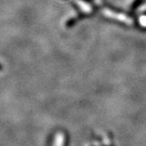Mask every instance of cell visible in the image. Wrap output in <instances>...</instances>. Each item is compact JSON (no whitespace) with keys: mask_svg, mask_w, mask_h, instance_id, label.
I'll list each match as a JSON object with an SVG mask.
<instances>
[{"mask_svg":"<svg viewBox=\"0 0 146 146\" xmlns=\"http://www.w3.org/2000/svg\"><path fill=\"white\" fill-rule=\"evenodd\" d=\"M104 14L108 17H111V18H114V19H116L120 21H124V22H127V24L131 23V19H129L128 17H127L124 15H122V14H118V13H115V12L110 11H104Z\"/></svg>","mask_w":146,"mask_h":146,"instance_id":"obj_1","label":"cell"},{"mask_svg":"<svg viewBox=\"0 0 146 146\" xmlns=\"http://www.w3.org/2000/svg\"><path fill=\"white\" fill-rule=\"evenodd\" d=\"M3 64H1V63H0V71H2V70H3Z\"/></svg>","mask_w":146,"mask_h":146,"instance_id":"obj_2","label":"cell"}]
</instances>
